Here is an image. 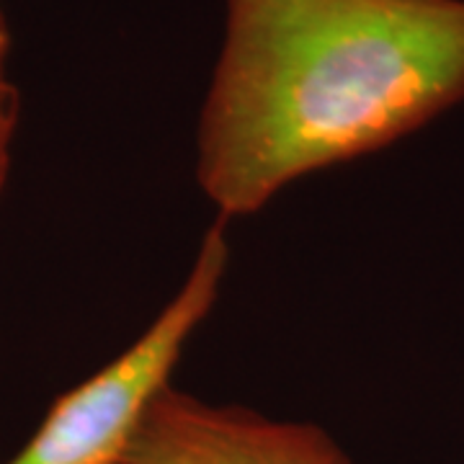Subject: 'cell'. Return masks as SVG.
Masks as SVG:
<instances>
[{"mask_svg": "<svg viewBox=\"0 0 464 464\" xmlns=\"http://www.w3.org/2000/svg\"><path fill=\"white\" fill-rule=\"evenodd\" d=\"M225 219L204 232L179 289L124 351L54 400L3 464H124L145 415L173 384L183 351L212 315L230 266Z\"/></svg>", "mask_w": 464, "mask_h": 464, "instance_id": "2", "label": "cell"}, {"mask_svg": "<svg viewBox=\"0 0 464 464\" xmlns=\"http://www.w3.org/2000/svg\"><path fill=\"white\" fill-rule=\"evenodd\" d=\"M124 464H351L325 429L243 405H217L170 384L145 415Z\"/></svg>", "mask_w": 464, "mask_h": 464, "instance_id": "3", "label": "cell"}, {"mask_svg": "<svg viewBox=\"0 0 464 464\" xmlns=\"http://www.w3.org/2000/svg\"><path fill=\"white\" fill-rule=\"evenodd\" d=\"M18 130V93L11 81H0V191L11 176L14 140Z\"/></svg>", "mask_w": 464, "mask_h": 464, "instance_id": "4", "label": "cell"}, {"mask_svg": "<svg viewBox=\"0 0 464 464\" xmlns=\"http://www.w3.org/2000/svg\"><path fill=\"white\" fill-rule=\"evenodd\" d=\"M8 50H11V32H8V21L3 16V8H0V81H5V60H8Z\"/></svg>", "mask_w": 464, "mask_h": 464, "instance_id": "5", "label": "cell"}, {"mask_svg": "<svg viewBox=\"0 0 464 464\" xmlns=\"http://www.w3.org/2000/svg\"><path fill=\"white\" fill-rule=\"evenodd\" d=\"M462 101L464 0H225L194 176L246 219Z\"/></svg>", "mask_w": 464, "mask_h": 464, "instance_id": "1", "label": "cell"}]
</instances>
